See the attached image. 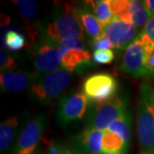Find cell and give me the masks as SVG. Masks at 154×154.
<instances>
[{"label":"cell","mask_w":154,"mask_h":154,"mask_svg":"<svg viewBox=\"0 0 154 154\" xmlns=\"http://www.w3.org/2000/svg\"><path fill=\"white\" fill-rule=\"evenodd\" d=\"M43 31L56 43L66 38L82 39L84 37V31L78 21L75 7L69 3L56 4Z\"/></svg>","instance_id":"6da1fadb"},{"label":"cell","mask_w":154,"mask_h":154,"mask_svg":"<svg viewBox=\"0 0 154 154\" xmlns=\"http://www.w3.org/2000/svg\"><path fill=\"white\" fill-rule=\"evenodd\" d=\"M136 129L142 151L154 152V88L148 82L139 88Z\"/></svg>","instance_id":"7a4b0ae2"},{"label":"cell","mask_w":154,"mask_h":154,"mask_svg":"<svg viewBox=\"0 0 154 154\" xmlns=\"http://www.w3.org/2000/svg\"><path fill=\"white\" fill-rule=\"evenodd\" d=\"M71 80V72L63 68L45 75L34 73V80L30 87L29 96L37 103L50 104L65 91Z\"/></svg>","instance_id":"3957f363"},{"label":"cell","mask_w":154,"mask_h":154,"mask_svg":"<svg viewBox=\"0 0 154 154\" xmlns=\"http://www.w3.org/2000/svg\"><path fill=\"white\" fill-rule=\"evenodd\" d=\"M89 106L90 109L86 118V128L105 131L113 122L126 112L128 100L116 94L110 100Z\"/></svg>","instance_id":"277c9868"},{"label":"cell","mask_w":154,"mask_h":154,"mask_svg":"<svg viewBox=\"0 0 154 154\" xmlns=\"http://www.w3.org/2000/svg\"><path fill=\"white\" fill-rule=\"evenodd\" d=\"M154 51V42L140 31L136 38L127 47L122 58L119 70L134 77L146 76V60Z\"/></svg>","instance_id":"5b68a950"},{"label":"cell","mask_w":154,"mask_h":154,"mask_svg":"<svg viewBox=\"0 0 154 154\" xmlns=\"http://www.w3.org/2000/svg\"><path fill=\"white\" fill-rule=\"evenodd\" d=\"M32 45L35 74L45 75L62 68L57 43L45 33L43 29Z\"/></svg>","instance_id":"8992f818"},{"label":"cell","mask_w":154,"mask_h":154,"mask_svg":"<svg viewBox=\"0 0 154 154\" xmlns=\"http://www.w3.org/2000/svg\"><path fill=\"white\" fill-rule=\"evenodd\" d=\"M118 91V82L108 73H97L88 76L83 82L82 92L89 105L105 102L114 98Z\"/></svg>","instance_id":"52a82bcc"},{"label":"cell","mask_w":154,"mask_h":154,"mask_svg":"<svg viewBox=\"0 0 154 154\" xmlns=\"http://www.w3.org/2000/svg\"><path fill=\"white\" fill-rule=\"evenodd\" d=\"M45 116H35L25 124L13 146L11 154H36L45 127Z\"/></svg>","instance_id":"ba28073f"},{"label":"cell","mask_w":154,"mask_h":154,"mask_svg":"<svg viewBox=\"0 0 154 154\" xmlns=\"http://www.w3.org/2000/svg\"><path fill=\"white\" fill-rule=\"evenodd\" d=\"M88 105V98L82 91L64 95L61 99L57 112L58 123L61 126L66 127L81 120L86 114Z\"/></svg>","instance_id":"9c48e42d"},{"label":"cell","mask_w":154,"mask_h":154,"mask_svg":"<svg viewBox=\"0 0 154 154\" xmlns=\"http://www.w3.org/2000/svg\"><path fill=\"white\" fill-rule=\"evenodd\" d=\"M139 33V29L132 24L114 17L110 23L104 26L102 36L109 40L113 48L124 50L136 38Z\"/></svg>","instance_id":"30bf717a"},{"label":"cell","mask_w":154,"mask_h":154,"mask_svg":"<svg viewBox=\"0 0 154 154\" xmlns=\"http://www.w3.org/2000/svg\"><path fill=\"white\" fill-rule=\"evenodd\" d=\"M104 131L85 128L82 132L72 136L70 146L88 154L103 153Z\"/></svg>","instance_id":"8fae6325"},{"label":"cell","mask_w":154,"mask_h":154,"mask_svg":"<svg viewBox=\"0 0 154 154\" xmlns=\"http://www.w3.org/2000/svg\"><path fill=\"white\" fill-rule=\"evenodd\" d=\"M34 74L24 70L1 72L0 88L5 93H20L32 86Z\"/></svg>","instance_id":"7c38bea8"},{"label":"cell","mask_w":154,"mask_h":154,"mask_svg":"<svg viewBox=\"0 0 154 154\" xmlns=\"http://www.w3.org/2000/svg\"><path fill=\"white\" fill-rule=\"evenodd\" d=\"M75 12L83 31L93 40L102 36L104 26L96 18L94 13L88 9L85 3L82 5L75 6Z\"/></svg>","instance_id":"4fadbf2b"},{"label":"cell","mask_w":154,"mask_h":154,"mask_svg":"<svg viewBox=\"0 0 154 154\" xmlns=\"http://www.w3.org/2000/svg\"><path fill=\"white\" fill-rule=\"evenodd\" d=\"M62 68L68 71L79 70L82 67L88 65L91 61V56L87 50H68L60 56Z\"/></svg>","instance_id":"5bb4252c"},{"label":"cell","mask_w":154,"mask_h":154,"mask_svg":"<svg viewBox=\"0 0 154 154\" xmlns=\"http://www.w3.org/2000/svg\"><path fill=\"white\" fill-rule=\"evenodd\" d=\"M19 121L16 116H11L0 125V150L1 154H6L17 137Z\"/></svg>","instance_id":"9a60e30c"},{"label":"cell","mask_w":154,"mask_h":154,"mask_svg":"<svg viewBox=\"0 0 154 154\" xmlns=\"http://www.w3.org/2000/svg\"><path fill=\"white\" fill-rule=\"evenodd\" d=\"M128 150L129 145L125 143L119 135L108 130L104 131L102 154H128Z\"/></svg>","instance_id":"2e32d148"},{"label":"cell","mask_w":154,"mask_h":154,"mask_svg":"<svg viewBox=\"0 0 154 154\" xmlns=\"http://www.w3.org/2000/svg\"><path fill=\"white\" fill-rule=\"evenodd\" d=\"M108 131L115 133L128 145L130 144L132 133V116L129 111H126L120 118L113 122L107 128Z\"/></svg>","instance_id":"e0dca14e"},{"label":"cell","mask_w":154,"mask_h":154,"mask_svg":"<svg viewBox=\"0 0 154 154\" xmlns=\"http://www.w3.org/2000/svg\"><path fill=\"white\" fill-rule=\"evenodd\" d=\"M84 3L103 26L107 25L114 19V15L110 8V0L86 1Z\"/></svg>","instance_id":"ac0fdd59"},{"label":"cell","mask_w":154,"mask_h":154,"mask_svg":"<svg viewBox=\"0 0 154 154\" xmlns=\"http://www.w3.org/2000/svg\"><path fill=\"white\" fill-rule=\"evenodd\" d=\"M17 6L22 17L26 22L31 27V22H33L38 15V4L33 0H17L13 1Z\"/></svg>","instance_id":"d6986e66"},{"label":"cell","mask_w":154,"mask_h":154,"mask_svg":"<svg viewBox=\"0 0 154 154\" xmlns=\"http://www.w3.org/2000/svg\"><path fill=\"white\" fill-rule=\"evenodd\" d=\"M26 45V38L21 33L10 30L5 35V45L11 51H18Z\"/></svg>","instance_id":"ffe728a7"},{"label":"cell","mask_w":154,"mask_h":154,"mask_svg":"<svg viewBox=\"0 0 154 154\" xmlns=\"http://www.w3.org/2000/svg\"><path fill=\"white\" fill-rule=\"evenodd\" d=\"M151 17H152L151 13L149 12L147 8L144 4V6L135 11L131 16L127 17L124 22L132 24L133 26H134L137 29H141L145 28V26L151 19Z\"/></svg>","instance_id":"44dd1931"},{"label":"cell","mask_w":154,"mask_h":154,"mask_svg":"<svg viewBox=\"0 0 154 154\" xmlns=\"http://www.w3.org/2000/svg\"><path fill=\"white\" fill-rule=\"evenodd\" d=\"M57 47L60 57L63 52L71 49H84V44L82 38H70L63 39L57 43Z\"/></svg>","instance_id":"7402d4cb"},{"label":"cell","mask_w":154,"mask_h":154,"mask_svg":"<svg viewBox=\"0 0 154 154\" xmlns=\"http://www.w3.org/2000/svg\"><path fill=\"white\" fill-rule=\"evenodd\" d=\"M114 59L115 54L111 50H96L93 54V60L98 64H110Z\"/></svg>","instance_id":"603a6c76"},{"label":"cell","mask_w":154,"mask_h":154,"mask_svg":"<svg viewBox=\"0 0 154 154\" xmlns=\"http://www.w3.org/2000/svg\"><path fill=\"white\" fill-rule=\"evenodd\" d=\"M17 68V63L6 51H0V69L2 72L11 71Z\"/></svg>","instance_id":"cb8c5ba5"},{"label":"cell","mask_w":154,"mask_h":154,"mask_svg":"<svg viewBox=\"0 0 154 154\" xmlns=\"http://www.w3.org/2000/svg\"><path fill=\"white\" fill-rule=\"evenodd\" d=\"M47 154H72L66 144L58 140H51L47 145Z\"/></svg>","instance_id":"d4e9b609"},{"label":"cell","mask_w":154,"mask_h":154,"mask_svg":"<svg viewBox=\"0 0 154 154\" xmlns=\"http://www.w3.org/2000/svg\"><path fill=\"white\" fill-rule=\"evenodd\" d=\"M92 46L94 48V51H96V50H110L113 48V46L109 42V40L107 38H104L103 36L93 40Z\"/></svg>","instance_id":"484cf974"},{"label":"cell","mask_w":154,"mask_h":154,"mask_svg":"<svg viewBox=\"0 0 154 154\" xmlns=\"http://www.w3.org/2000/svg\"><path fill=\"white\" fill-rule=\"evenodd\" d=\"M146 76H154V51L147 54L146 60Z\"/></svg>","instance_id":"4316f807"},{"label":"cell","mask_w":154,"mask_h":154,"mask_svg":"<svg viewBox=\"0 0 154 154\" xmlns=\"http://www.w3.org/2000/svg\"><path fill=\"white\" fill-rule=\"evenodd\" d=\"M141 32H143L152 41L154 42V16L151 17Z\"/></svg>","instance_id":"83f0119b"},{"label":"cell","mask_w":154,"mask_h":154,"mask_svg":"<svg viewBox=\"0 0 154 154\" xmlns=\"http://www.w3.org/2000/svg\"><path fill=\"white\" fill-rule=\"evenodd\" d=\"M144 4L146 7L147 8V10L149 11V12L151 13L152 17L154 16V0H146V1H143Z\"/></svg>","instance_id":"f1b7e54d"},{"label":"cell","mask_w":154,"mask_h":154,"mask_svg":"<svg viewBox=\"0 0 154 154\" xmlns=\"http://www.w3.org/2000/svg\"><path fill=\"white\" fill-rule=\"evenodd\" d=\"M69 148H70V151H71L72 154H88L86 153V152H84L82 151H81V150H79V149L75 148V147H73V146H69Z\"/></svg>","instance_id":"f546056e"},{"label":"cell","mask_w":154,"mask_h":154,"mask_svg":"<svg viewBox=\"0 0 154 154\" xmlns=\"http://www.w3.org/2000/svg\"><path fill=\"white\" fill-rule=\"evenodd\" d=\"M139 154H154V152H144V151H142Z\"/></svg>","instance_id":"4dcf8cb0"},{"label":"cell","mask_w":154,"mask_h":154,"mask_svg":"<svg viewBox=\"0 0 154 154\" xmlns=\"http://www.w3.org/2000/svg\"><path fill=\"white\" fill-rule=\"evenodd\" d=\"M36 154H45L44 152H42V151H40V150H38V152H37V153Z\"/></svg>","instance_id":"1f68e13d"}]
</instances>
